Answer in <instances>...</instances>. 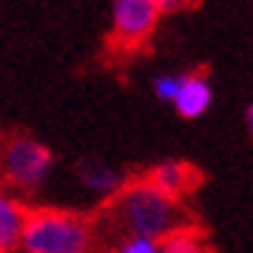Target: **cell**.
<instances>
[{
    "label": "cell",
    "instance_id": "6da1fadb",
    "mask_svg": "<svg viewBox=\"0 0 253 253\" xmlns=\"http://www.w3.org/2000/svg\"><path fill=\"white\" fill-rule=\"evenodd\" d=\"M108 213L117 222V228L123 230V236H142L157 242L173 228L188 225L179 211V202L160 194L145 176L123 185V191L111 199Z\"/></svg>",
    "mask_w": 253,
    "mask_h": 253
},
{
    "label": "cell",
    "instance_id": "7a4b0ae2",
    "mask_svg": "<svg viewBox=\"0 0 253 253\" xmlns=\"http://www.w3.org/2000/svg\"><path fill=\"white\" fill-rule=\"evenodd\" d=\"M91 222L71 211L37 208L26 213L20 251L23 253H91Z\"/></svg>",
    "mask_w": 253,
    "mask_h": 253
},
{
    "label": "cell",
    "instance_id": "3957f363",
    "mask_svg": "<svg viewBox=\"0 0 253 253\" xmlns=\"http://www.w3.org/2000/svg\"><path fill=\"white\" fill-rule=\"evenodd\" d=\"M0 171L14 188L37 191L54 171V154L32 137H12L0 151Z\"/></svg>",
    "mask_w": 253,
    "mask_h": 253
},
{
    "label": "cell",
    "instance_id": "277c9868",
    "mask_svg": "<svg viewBox=\"0 0 253 253\" xmlns=\"http://www.w3.org/2000/svg\"><path fill=\"white\" fill-rule=\"evenodd\" d=\"M160 12L162 3H157V0H117L111 6L114 43L123 48L139 46L154 32V26L160 20Z\"/></svg>",
    "mask_w": 253,
    "mask_h": 253
},
{
    "label": "cell",
    "instance_id": "5b68a950",
    "mask_svg": "<svg viewBox=\"0 0 253 253\" xmlns=\"http://www.w3.org/2000/svg\"><path fill=\"white\" fill-rule=\"evenodd\" d=\"M160 194H165L168 199L173 202H179L182 196H188L194 191L196 185H199V171H196L194 165H188V162H179V160H168V162H160V165H154V171L145 176Z\"/></svg>",
    "mask_w": 253,
    "mask_h": 253
},
{
    "label": "cell",
    "instance_id": "8992f818",
    "mask_svg": "<svg viewBox=\"0 0 253 253\" xmlns=\"http://www.w3.org/2000/svg\"><path fill=\"white\" fill-rule=\"evenodd\" d=\"M213 103V88L205 80V74H179V88L173 97V108L176 114L185 120H196L202 117Z\"/></svg>",
    "mask_w": 253,
    "mask_h": 253
},
{
    "label": "cell",
    "instance_id": "52a82bcc",
    "mask_svg": "<svg viewBox=\"0 0 253 253\" xmlns=\"http://www.w3.org/2000/svg\"><path fill=\"white\" fill-rule=\"evenodd\" d=\"M77 179H80V185L85 191H91V194H97V196H111V199H114V196L123 191V185L128 182L123 171H117L114 165L100 162V160L80 162Z\"/></svg>",
    "mask_w": 253,
    "mask_h": 253
},
{
    "label": "cell",
    "instance_id": "ba28073f",
    "mask_svg": "<svg viewBox=\"0 0 253 253\" xmlns=\"http://www.w3.org/2000/svg\"><path fill=\"white\" fill-rule=\"evenodd\" d=\"M26 211L12 194L0 191V253L20 251V236L26 225Z\"/></svg>",
    "mask_w": 253,
    "mask_h": 253
},
{
    "label": "cell",
    "instance_id": "9c48e42d",
    "mask_svg": "<svg viewBox=\"0 0 253 253\" xmlns=\"http://www.w3.org/2000/svg\"><path fill=\"white\" fill-rule=\"evenodd\" d=\"M160 253H208L205 236L191 225H179L160 239Z\"/></svg>",
    "mask_w": 253,
    "mask_h": 253
},
{
    "label": "cell",
    "instance_id": "30bf717a",
    "mask_svg": "<svg viewBox=\"0 0 253 253\" xmlns=\"http://www.w3.org/2000/svg\"><path fill=\"white\" fill-rule=\"evenodd\" d=\"M117 253H160L157 239H142V236H123L117 245Z\"/></svg>",
    "mask_w": 253,
    "mask_h": 253
},
{
    "label": "cell",
    "instance_id": "8fae6325",
    "mask_svg": "<svg viewBox=\"0 0 253 253\" xmlns=\"http://www.w3.org/2000/svg\"><path fill=\"white\" fill-rule=\"evenodd\" d=\"M176 88H179V74H160V77L154 80V94H157L160 100H165V103H173Z\"/></svg>",
    "mask_w": 253,
    "mask_h": 253
}]
</instances>
